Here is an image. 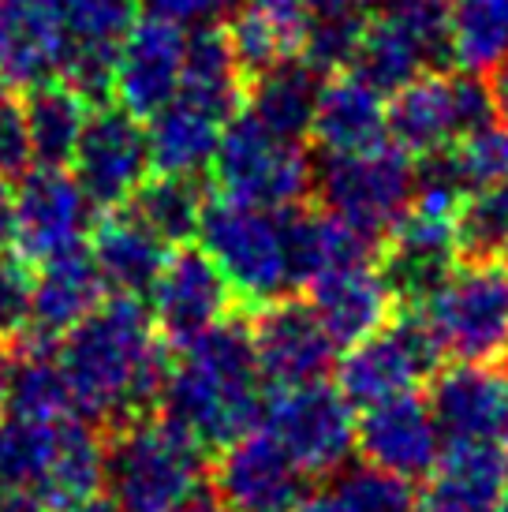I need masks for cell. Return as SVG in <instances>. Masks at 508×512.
Returning a JSON list of instances; mask_svg holds the SVG:
<instances>
[{
  "instance_id": "4",
  "label": "cell",
  "mask_w": 508,
  "mask_h": 512,
  "mask_svg": "<svg viewBox=\"0 0 508 512\" xmlns=\"http://www.w3.org/2000/svg\"><path fill=\"white\" fill-rule=\"evenodd\" d=\"M198 243L225 273L232 296L247 307L273 303L296 288L288 266L284 210H266L221 195L217 202H206Z\"/></svg>"
},
{
  "instance_id": "1",
  "label": "cell",
  "mask_w": 508,
  "mask_h": 512,
  "mask_svg": "<svg viewBox=\"0 0 508 512\" xmlns=\"http://www.w3.org/2000/svg\"><path fill=\"white\" fill-rule=\"evenodd\" d=\"M57 363L71 412L105 430L154 415L172 370L169 344L157 337L150 307L116 292L60 337Z\"/></svg>"
},
{
  "instance_id": "51",
  "label": "cell",
  "mask_w": 508,
  "mask_h": 512,
  "mask_svg": "<svg viewBox=\"0 0 508 512\" xmlns=\"http://www.w3.org/2000/svg\"><path fill=\"white\" fill-rule=\"evenodd\" d=\"M68 512H124V509H120V501H116L113 494H94V498L79 501V505Z\"/></svg>"
},
{
  "instance_id": "26",
  "label": "cell",
  "mask_w": 508,
  "mask_h": 512,
  "mask_svg": "<svg viewBox=\"0 0 508 512\" xmlns=\"http://www.w3.org/2000/svg\"><path fill=\"white\" fill-rule=\"evenodd\" d=\"M311 27L307 0H243L228 15V45L247 79L303 57V38Z\"/></svg>"
},
{
  "instance_id": "59",
  "label": "cell",
  "mask_w": 508,
  "mask_h": 512,
  "mask_svg": "<svg viewBox=\"0 0 508 512\" xmlns=\"http://www.w3.org/2000/svg\"><path fill=\"white\" fill-rule=\"evenodd\" d=\"M0 408H4V404H0Z\"/></svg>"
},
{
  "instance_id": "50",
  "label": "cell",
  "mask_w": 508,
  "mask_h": 512,
  "mask_svg": "<svg viewBox=\"0 0 508 512\" xmlns=\"http://www.w3.org/2000/svg\"><path fill=\"white\" fill-rule=\"evenodd\" d=\"M292 512H344V509L337 505V498H333V494H307V498L299 501Z\"/></svg>"
},
{
  "instance_id": "19",
  "label": "cell",
  "mask_w": 508,
  "mask_h": 512,
  "mask_svg": "<svg viewBox=\"0 0 508 512\" xmlns=\"http://www.w3.org/2000/svg\"><path fill=\"white\" fill-rule=\"evenodd\" d=\"M71 53V34L60 0H8L0 8V83L30 90L60 79Z\"/></svg>"
},
{
  "instance_id": "18",
  "label": "cell",
  "mask_w": 508,
  "mask_h": 512,
  "mask_svg": "<svg viewBox=\"0 0 508 512\" xmlns=\"http://www.w3.org/2000/svg\"><path fill=\"white\" fill-rule=\"evenodd\" d=\"M355 449L367 464H378L408 483L426 479L441 456V430L430 412V400L411 389L363 408V419L355 427Z\"/></svg>"
},
{
  "instance_id": "9",
  "label": "cell",
  "mask_w": 508,
  "mask_h": 512,
  "mask_svg": "<svg viewBox=\"0 0 508 512\" xmlns=\"http://www.w3.org/2000/svg\"><path fill=\"white\" fill-rule=\"evenodd\" d=\"M441 359L445 356L434 333L426 329L423 314L404 311L396 322L344 352L337 363V389L352 408H374L434 378Z\"/></svg>"
},
{
  "instance_id": "32",
  "label": "cell",
  "mask_w": 508,
  "mask_h": 512,
  "mask_svg": "<svg viewBox=\"0 0 508 512\" xmlns=\"http://www.w3.org/2000/svg\"><path fill=\"white\" fill-rule=\"evenodd\" d=\"M23 105H27V128L30 146H34V165H53V169H68L79 135L86 128V105L64 79H49L23 90Z\"/></svg>"
},
{
  "instance_id": "28",
  "label": "cell",
  "mask_w": 508,
  "mask_h": 512,
  "mask_svg": "<svg viewBox=\"0 0 508 512\" xmlns=\"http://www.w3.org/2000/svg\"><path fill=\"white\" fill-rule=\"evenodd\" d=\"M0 404L8 415L60 419L71 415V397L53 344L19 337L0 344Z\"/></svg>"
},
{
  "instance_id": "45",
  "label": "cell",
  "mask_w": 508,
  "mask_h": 512,
  "mask_svg": "<svg viewBox=\"0 0 508 512\" xmlns=\"http://www.w3.org/2000/svg\"><path fill=\"white\" fill-rule=\"evenodd\" d=\"M146 15H161L180 27H202V23H217L240 8L243 0H139Z\"/></svg>"
},
{
  "instance_id": "52",
  "label": "cell",
  "mask_w": 508,
  "mask_h": 512,
  "mask_svg": "<svg viewBox=\"0 0 508 512\" xmlns=\"http://www.w3.org/2000/svg\"><path fill=\"white\" fill-rule=\"evenodd\" d=\"M494 512H508V490L501 494V501H497V509Z\"/></svg>"
},
{
  "instance_id": "2",
  "label": "cell",
  "mask_w": 508,
  "mask_h": 512,
  "mask_svg": "<svg viewBox=\"0 0 508 512\" xmlns=\"http://www.w3.org/2000/svg\"><path fill=\"white\" fill-rule=\"evenodd\" d=\"M176 352L180 356L172 359L157 412L206 449H221L254 430L266 408V382L258 374L251 329L236 318H225Z\"/></svg>"
},
{
  "instance_id": "49",
  "label": "cell",
  "mask_w": 508,
  "mask_h": 512,
  "mask_svg": "<svg viewBox=\"0 0 508 512\" xmlns=\"http://www.w3.org/2000/svg\"><path fill=\"white\" fill-rule=\"evenodd\" d=\"M12 232H15V206H12V191L0 180V247H12Z\"/></svg>"
},
{
  "instance_id": "14",
  "label": "cell",
  "mask_w": 508,
  "mask_h": 512,
  "mask_svg": "<svg viewBox=\"0 0 508 512\" xmlns=\"http://www.w3.org/2000/svg\"><path fill=\"white\" fill-rule=\"evenodd\" d=\"M210 475L221 509L232 512H292L307 498L311 479L266 430H247L221 445Z\"/></svg>"
},
{
  "instance_id": "12",
  "label": "cell",
  "mask_w": 508,
  "mask_h": 512,
  "mask_svg": "<svg viewBox=\"0 0 508 512\" xmlns=\"http://www.w3.org/2000/svg\"><path fill=\"white\" fill-rule=\"evenodd\" d=\"M71 169L98 210L127 206V199L139 191V184L154 169L146 124L113 101L90 109L75 157H71Z\"/></svg>"
},
{
  "instance_id": "38",
  "label": "cell",
  "mask_w": 508,
  "mask_h": 512,
  "mask_svg": "<svg viewBox=\"0 0 508 512\" xmlns=\"http://www.w3.org/2000/svg\"><path fill=\"white\" fill-rule=\"evenodd\" d=\"M329 494L344 512H415V501H419L408 479L367 460L355 468H340L337 486Z\"/></svg>"
},
{
  "instance_id": "11",
  "label": "cell",
  "mask_w": 508,
  "mask_h": 512,
  "mask_svg": "<svg viewBox=\"0 0 508 512\" xmlns=\"http://www.w3.org/2000/svg\"><path fill=\"white\" fill-rule=\"evenodd\" d=\"M12 206V247L34 266L86 247V232L94 228V214H98V206L75 180V172L53 169V165H34L27 176H19Z\"/></svg>"
},
{
  "instance_id": "20",
  "label": "cell",
  "mask_w": 508,
  "mask_h": 512,
  "mask_svg": "<svg viewBox=\"0 0 508 512\" xmlns=\"http://www.w3.org/2000/svg\"><path fill=\"white\" fill-rule=\"evenodd\" d=\"M505 490V445H497V438L449 441L426 475L415 512H494Z\"/></svg>"
},
{
  "instance_id": "3",
  "label": "cell",
  "mask_w": 508,
  "mask_h": 512,
  "mask_svg": "<svg viewBox=\"0 0 508 512\" xmlns=\"http://www.w3.org/2000/svg\"><path fill=\"white\" fill-rule=\"evenodd\" d=\"M210 449L165 415L105 430V486L124 512H221Z\"/></svg>"
},
{
  "instance_id": "15",
  "label": "cell",
  "mask_w": 508,
  "mask_h": 512,
  "mask_svg": "<svg viewBox=\"0 0 508 512\" xmlns=\"http://www.w3.org/2000/svg\"><path fill=\"white\" fill-rule=\"evenodd\" d=\"M232 288L202 247H172L165 270L150 292L157 337L169 348H184L206 329L225 322L232 311Z\"/></svg>"
},
{
  "instance_id": "7",
  "label": "cell",
  "mask_w": 508,
  "mask_h": 512,
  "mask_svg": "<svg viewBox=\"0 0 508 512\" xmlns=\"http://www.w3.org/2000/svg\"><path fill=\"white\" fill-rule=\"evenodd\" d=\"M415 311L434 333L441 356L452 363H494L508 348V270L497 262H467Z\"/></svg>"
},
{
  "instance_id": "30",
  "label": "cell",
  "mask_w": 508,
  "mask_h": 512,
  "mask_svg": "<svg viewBox=\"0 0 508 512\" xmlns=\"http://www.w3.org/2000/svg\"><path fill=\"white\" fill-rule=\"evenodd\" d=\"M225 120H217L210 109L195 105L191 98L176 94L169 105H161L146 120V139H150V161L157 172H184L198 176L213 165L217 143H221Z\"/></svg>"
},
{
  "instance_id": "13",
  "label": "cell",
  "mask_w": 508,
  "mask_h": 512,
  "mask_svg": "<svg viewBox=\"0 0 508 512\" xmlns=\"http://www.w3.org/2000/svg\"><path fill=\"white\" fill-rule=\"evenodd\" d=\"M247 329H251L258 374L269 389L322 382L337 359V341L325 333L322 318L303 299L281 296L254 307Z\"/></svg>"
},
{
  "instance_id": "40",
  "label": "cell",
  "mask_w": 508,
  "mask_h": 512,
  "mask_svg": "<svg viewBox=\"0 0 508 512\" xmlns=\"http://www.w3.org/2000/svg\"><path fill=\"white\" fill-rule=\"evenodd\" d=\"M367 19L370 15H311V27L303 38V60L322 75L352 68Z\"/></svg>"
},
{
  "instance_id": "55",
  "label": "cell",
  "mask_w": 508,
  "mask_h": 512,
  "mask_svg": "<svg viewBox=\"0 0 508 512\" xmlns=\"http://www.w3.org/2000/svg\"><path fill=\"white\" fill-rule=\"evenodd\" d=\"M4 4H8V0H0V8H4Z\"/></svg>"
},
{
  "instance_id": "43",
  "label": "cell",
  "mask_w": 508,
  "mask_h": 512,
  "mask_svg": "<svg viewBox=\"0 0 508 512\" xmlns=\"http://www.w3.org/2000/svg\"><path fill=\"white\" fill-rule=\"evenodd\" d=\"M34 262L19 251L0 247V344L19 341L30 326L34 307Z\"/></svg>"
},
{
  "instance_id": "31",
  "label": "cell",
  "mask_w": 508,
  "mask_h": 512,
  "mask_svg": "<svg viewBox=\"0 0 508 512\" xmlns=\"http://www.w3.org/2000/svg\"><path fill=\"white\" fill-rule=\"evenodd\" d=\"M180 94L195 105L210 109L217 120H232L243 109L247 98V75L236 64V53L228 45L225 27L202 23L187 30V53H184V83Z\"/></svg>"
},
{
  "instance_id": "53",
  "label": "cell",
  "mask_w": 508,
  "mask_h": 512,
  "mask_svg": "<svg viewBox=\"0 0 508 512\" xmlns=\"http://www.w3.org/2000/svg\"><path fill=\"white\" fill-rule=\"evenodd\" d=\"M501 438H505L501 445H505V453H508V423H505V430H501Z\"/></svg>"
},
{
  "instance_id": "24",
  "label": "cell",
  "mask_w": 508,
  "mask_h": 512,
  "mask_svg": "<svg viewBox=\"0 0 508 512\" xmlns=\"http://www.w3.org/2000/svg\"><path fill=\"white\" fill-rule=\"evenodd\" d=\"M101 299H105V281L90 258V247L49 258L34 277V307L23 337L57 348L60 337L79 326Z\"/></svg>"
},
{
  "instance_id": "58",
  "label": "cell",
  "mask_w": 508,
  "mask_h": 512,
  "mask_svg": "<svg viewBox=\"0 0 508 512\" xmlns=\"http://www.w3.org/2000/svg\"><path fill=\"white\" fill-rule=\"evenodd\" d=\"M225 512H232V509H225Z\"/></svg>"
},
{
  "instance_id": "21",
  "label": "cell",
  "mask_w": 508,
  "mask_h": 512,
  "mask_svg": "<svg viewBox=\"0 0 508 512\" xmlns=\"http://www.w3.org/2000/svg\"><path fill=\"white\" fill-rule=\"evenodd\" d=\"M426 400L441 438H501L508 423V374L494 363H452L434 374Z\"/></svg>"
},
{
  "instance_id": "34",
  "label": "cell",
  "mask_w": 508,
  "mask_h": 512,
  "mask_svg": "<svg viewBox=\"0 0 508 512\" xmlns=\"http://www.w3.org/2000/svg\"><path fill=\"white\" fill-rule=\"evenodd\" d=\"M352 72L363 75L370 86H378L381 94H396L404 83H411L415 75L430 72L426 57L419 53V45L411 42L404 30L389 23L385 15H374L363 27L359 49H355Z\"/></svg>"
},
{
  "instance_id": "35",
  "label": "cell",
  "mask_w": 508,
  "mask_h": 512,
  "mask_svg": "<svg viewBox=\"0 0 508 512\" xmlns=\"http://www.w3.org/2000/svg\"><path fill=\"white\" fill-rule=\"evenodd\" d=\"M508 57V0H452V60L490 72Z\"/></svg>"
},
{
  "instance_id": "42",
  "label": "cell",
  "mask_w": 508,
  "mask_h": 512,
  "mask_svg": "<svg viewBox=\"0 0 508 512\" xmlns=\"http://www.w3.org/2000/svg\"><path fill=\"white\" fill-rule=\"evenodd\" d=\"M456 169L471 191L508 180V128H479L449 146Z\"/></svg>"
},
{
  "instance_id": "44",
  "label": "cell",
  "mask_w": 508,
  "mask_h": 512,
  "mask_svg": "<svg viewBox=\"0 0 508 512\" xmlns=\"http://www.w3.org/2000/svg\"><path fill=\"white\" fill-rule=\"evenodd\" d=\"M30 169H34V146H30L23 90L0 83V180L15 184Z\"/></svg>"
},
{
  "instance_id": "25",
  "label": "cell",
  "mask_w": 508,
  "mask_h": 512,
  "mask_svg": "<svg viewBox=\"0 0 508 512\" xmlns=\"http://www.w3.org/2000/svg\"><path fill=\"white\" fill-rule=\"evenodd\" d=\"M169 255V243L142 225L127 206L109 210L90 240V258L105 281V292H116V296L150 299Z\"/></svg>"
},
{
  "instance_id": "6",
  "label": "cell",
  "mask_w": 508,
  "mask_h": 512,
  "mask_svg": "<svg viewBox=\"0 0 508 512\" xmlns=\"http://www.w3.org/2000/svg\"><path fill=\"white\" fill-rule=\"evenodd\" d=\"M311 195L333 217L385 240L415 199V157L396 143L367 154H325L314 165Z\"/></svg>"
},
{
  "instance_id": "33",
  "label": "cell",
  "mask_w": 508,
  "mask_h": 512,
  "mask_svg": "<svg viewBox=\"0 0 508 512\" xmlns=\"http://www.w3.org/2000/svg\"><path fill=\"white\" fill-rule=\"evenodd\" d=\"M206 202L210 199H206V187L198 176L157 172V176L142 180L139 191L127 199V210L150 232H157L169 247H184V243L198 240Z\"/></svg>"
},
{
  "instance_id": "47",
  "label": "cell",
  "mask_w": 508,
  "mask_h": 512,
  "mask_svg": "<svg viewBox=\"0 0 508 512\" xmlns=\"http://www.w3.org/2000/svg\"><path fill=\"white\" fill-rule=\"evenodd\" d=\"M385 0H307L311 15H370Z\"/></svg>"
},
{
  "instance_id": "22",
  "label": "cell",
  "mask_w": 508,
  "mask_h": 512,
  "mask_svg": "<svg viewBox=\"0 0 508 512\" xmlns=\"http://www.w3.org/2000/svg\"><path fill=\"white\" fill-rule=\"evenodd\" d=\"M311 307L322 318L325 333L337 341V348L367 341L370 333L393 322L400 311L393 288L374 262H352L322 273L311 281Z\"/></svg>"
},
{
  "instance_id": "46",
  "label": "cell",
  "mask_w": 508,
  "mask_h": 512,
  "mask_svg": "<svg viewBox=\"0 0 508 512\" xmlns=\"http://www.w3.org/2000/svg\"><path fill=\"white\" fill-rule=\"evenodd\" d=\"M490 105H494V120L501 128H508V57L497 60L490 68Z\"/></svg>"
},
{
  "instance_id": "41",
  "label": "cell",
  "mask_w": 508,
  "mask_h": 512,
  "mask_svg": "<svg viewBox=\"0 0 508 512\" xmlns=\"http://www.w3.org/2000/svg\"><path fill=\"white\" fill-rule=\"evenodd\" d=\"M71 45H120L135 23V0H60Z\"/></svg>"
},
{
  "instance_id": "5",
  "label": "cell",
  "mask_w": 508,
  "mask_h": 512,
  "mask_svg": "<svg viewBox=\"0 0 508 512\" xmlns=\"http://www.w3.org/2000/svg\"><path fill=\"white\" fill-rule=\"evenodd\" d=\"M210 169L225 199L254 202L266 210H292L314 191V161L303 154V146L281 139L247 109L221 128Z\"/></svg>"
},
{
  "instance_id": "37",
  "label": "cell",
  "mask_w": 508,
  "mask_h": 512,
  "mask_svg": "<svg viewBox=\"0 0 508 512\" xmlns=\"http://www.w3.org/2000/svg\"><path fill=\"white\" fill-rule=\"evenodd\" d=\"M508 247V180L471 191L456 214V251L464 262H494Z\"/></svg>"
},
{
  "instance_id": "29",
  "label": "cell",
  "mask_w": 508,
  "mask_h": 512,
  "mask_svg": "<svg viewBox=\"0 0 508 512\" xmlns=\"http://www.w3.org/2000/svg\"><path fill=\"white\" fill-rule=\"evenodd\" d=\"M325 75L311 68L303 57H292L269 68V72L247 79V113L262 120L269 131H277L281 139L303 143L311 135L318 94H322Z\"/></svg>"
},
{
  "instance_id": "27",
  "label": "cell",
  "mask_w": 508,
  "mask_h": 512,
  "mask_svg": "<svg viewBox=\"0 0 508 512\" xmlns=\"http://www.w3.org/2000/svg\"><path fill=\"white\" fill-rule=\"evenodd\" d=\"M105 486V427L83 415H64L57 427V449L38 483L45 512H68Z\"/></svg>"
},
{
  "instance_id": "39",
  "label": "cell",
  "mask_w": 508,
  "mask_h": 512,
  "mask_svg": "<svg viewBox=\"0 0 508 512\" xmlns=\"http://www.w3.org/2000/svg\"><path fill=\"white\" fill-rule=\"evenodd\" d=\"M381 15L419 45L430 68L452 60V0H385Z\"/></svg>"
},
{
  "instance_id": "10",
  "label": "cell",
  "mask_w": 508,
  "mask_h": 512,
  "mask_svg": "<svg viewBox=\"0 0 508 512\" xmlns=\"http://www.w3.org/2000/svg\"><path fill=\"white\" fill-rule=\"evenodd\" d=\"M262 419L269 438L307 475H337L355 449V408L325 382L273 389Z\"/></svg>"
},
{
  "instance_id": "8",
  "label": "cell",
  "mask_w": 508,
  "mask_h": 512,
  "mask_svg": "<svg viewBox=\"0 0 508 512\" xmlns=\"http://www.w3.org/2000/svg\"><path fill=\"white\" fill-rule=\"evenodd\" d=\"M494 120L490 86L475 72L445 75L438 68L415 75L389 101V139L411 157L449 150L456 139L486 128Z\"/></svg>"
},
{
  "instance_id": "17",
  "label": "cell",
  "mask_w": 508,
  "mask_h": 512,
  "mask_svg": "<svg viewBox=\"0 0 508 512\" xmlns=\"http://www.w3.org/2000/svg\"><path fill=\"white\" fill-rule=\"evenodd\" d=\"M456 217L426 214L411 206L381 243V277L404 311L423 307L456 270Z\"/></svg>"
},
{
  "instance_id": "54",
  "label": "cell",
  "mask_w": 508,
  "mask_h": 512,
  "mask_svg": "<svg viewBox=\"0 0 508 512\" xmlns=\"http://www.w3.org/2000/svg\"><path fill=\"white\" fill-rule=\"evenodd\" d=\"M501 359H505V374H508V348H505V356H501Z\"/></svg>"
},
{
  "instance_id": "57",
  "label": "cell",
  "mask_w": 508,
  "mask_h": 512,
  "mask_svg": "<svg viewBox=\"0 0 508 512\" xmlns=\"http://www.w3.org/2000/svg\"><path fill=\"white\" fill-rule=\"evenodd\" d=\"M187 512H195V509H187Z\"/></svg>"
},
{
  "instance_id": "48",
  "label": "cell",
  "mask_w": 508,
  "mask_h": 512,
  "mask_svg": "<svg viewBox=\"0 0 508 512\" xmlns=\"http://www.w3.org/2000/svg\"><path fill=\"white\" fill-rule=\"evenodd\" d=\"M0 512H45V505L27 486H0Z\"/></svg>"
},
{
  "instance_id": "16",
  "label": "cell",
  "mask_w": 508,
  "mask_h": 512,
  "mask_svg": "<svg viewBox=\"0 0 508 512\" xmlns=\"http://www.w3.org/2000/svg\"><path fill=\"white\" fill-rule=\"evenodd\" d=\"M184 53L187 27L161 19V15L135 19L120 38V49H116L113 101L139 120H150L161 105H169L180 94Z\"/></svg>"
},
{
  "instance_id": "56",
  "label": "cell",
  "mask_w": 508,
  "mask_h": 512,
  "mask_svg": "<svg viewBox=\"0 0 508 512\" xmlns=\"http://www.w3.org/2000/svg\"><path fill=\"white\" fill-rule=\"evenodd\" d=\"M505 262H508V247H505Z\"/></svg>"
},
{
  "instance_id": "23",
  "label": "cell",
  "mask_w": 508,
  "mask_h": 512,
  "mask_svg": "<svg viewBox=\"0 0 508 512\" xmlns=\"http://www.w3.org/2000/svg\"><path fill=\"white\" fill-rule=\"evenodd\" d=\"M311 135L322 154H367L389 139V105L363 75H333L322 83Z\"/></svg>"
},
{
  "instance_id": "36",
  "label": "cell",
  "mask_w": 508,
  "mask_h": 512,
  "mask_svg": "<svg viewBox=\"0 0 508 512\" xmlns=\"http://www.w3.org/2000/svg\"><path fill=\"white\" fill-rule=\"evenodd\" d=\"M60 419H27V415L4 412L0 419V486L38 490L45 468L53 460V449H57Z\"/></svg>"
}]
</instances>
